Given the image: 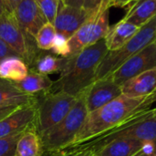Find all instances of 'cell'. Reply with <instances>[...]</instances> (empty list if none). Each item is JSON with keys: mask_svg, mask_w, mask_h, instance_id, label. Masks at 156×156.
Listing matches in <instances>:
<instances>
[{"mask_svg": "<svg viewBox=\"0 0 156 156\" xmlns=\"http://www.w3.org/2000/svg\"><path fill=\"white\" fill-rule=\"evenodd\" d=\"M35 1L37 2L39 8L45 15L48 22L53 24L56 16L58 0H35Z\"/></svg>", "mask_w": 156, "mask_h": 156, "instance_id": "484cf974", "label": "cell"}, {"mask_svg": "<svg viewBox=\"0 0 156 156\" xmlns=\"http://www.w3.org/2000/svg\"><path fill=\"white\" fill-rule=\"evenodd\" d=\"M154 115H155V117H156V107L154 109Z\"/></svg>", "mask_w": 156, "mask_h": 156, "instance_id": "d590c367", "label": "cell"}, {"mask_svg": "<svg viewBox=\"0 0 156 156\" xmlns=\"http://www.w3.org/2000/svg\"><path fill=\"white\" fill-rule=\"evenodd\" d=\"M14 15L21 29L34 38L38 30L48 22L35 0H21Z\"/></svg>", "mask_w": 156, "mask_h": 156, "instance_id": "4fadbf2b", "label": "cell"}, {"mask_svg": "<svg viewBox=\"0 0 156 156\" xmlns=\"http://www.w3.org/2000/svg\"><path fill=\"white\" fill-rule=\"evenodd\" d=\"M56 29L52 23L47 22L37 32L35 40L38 49L50 50L56 36Z\"/></svg>", "mask_w": 156, "mask_h": 156, "instance_id": "603a6c76", "label": "cell"}, {"mask_svg": "<svg viewBox=\"0 0 156 156\" xmlns=\"http://www.w3.org/2000/svg\"><path fill=\"white\" fill-rule=\"evenodd\" d=\"M5 13V8H4V5H3V2L2 0H0V16Z\"/></svg>", "mask_w": 156, "mask_h": 156, "instance_id": "e575fe53", "label": "cell"}, {"mask_svg": "<svg viewBox=\"0 0 156 156\" xmlns=\"http://www.w3.org/2000/svg\"><path fill=\"white\" fill-rule=\"evenodd\" d=\"M37 105H27L16 108L13 112L0 121V139L21 133L35 127Z\"/></svg>", "mask_w": 156, "mask_h": 156, "instance_id": "7c38bea8", "label": "cell"}, {"mask_svg": "<svg viewBox=\"0 0 156 156\" xmlns=\"http://www.w3.org/2000/svg\"><path fill=\"white\" fill-rule=\"evenodd\" d=\"M138 0H111V6L115 7H124L131 4L132 2H136Z\"/></svg>", "mask_w": 156, "mask_h": 156, "instance_id": "4dcf8cb0", "label": "cell"}, {"mask_svg": "<svg viewBox=\"0 0 156 156\" xmlns=\"http://www.w3.org/2000/svg\"><path fill=\"white\" fill-rule=\"evenodd\" d=\"M122 137L136 139L145 144H153L156 147V117L154 109L144 112L127 123L94 138L95 142L92 144L89 143V144H87L85 146L83 145L82 149L75 152L82 150L96 151L112 140Z\"/></svg>", "mask_w": 156, "mask_h": 156, "instance_id": "277c9868", "label": "cell"}, {"mask_svg": "<svg viewBox=\"0 0 156 156\" xmlns=\"http://www.w3.org/2000/svg\"><path fill=\"white\" fill-rule=\"evenodd\" d=\"M52 52L61 58H66L69 56V39L60 33H56L52 48Z\"/></svg>", "mask_w": 156, "mask_h": 156, "instance_id": "cb8c5ba5", "label": "cell"}, {"mask_svg": "<svg viewBox=\"0 0 156 156\" xmlns=\"http://www.w3.org/2000/svg\"><path fill=\"white\" fill-rule=\"evenodd\" d=\"M91 16L92 15L83 7L79 8L70 6L66 5L63 0H58L53 25L57 33H60L69 39Z\"/></svg>", "mask_w": 156, "mask_h": 156, "instance_id": "30bf717a", "label": "cell"}, {"mask_svg": "<svg viewBox=\"0 0 156 156\" xmlns=\"http://www.w3.org/2000/svg\"><path fill=\"white\" fill-rule=\"evenodd\" d=\"M16 109V107H0V121L11 112H13Z\"/></svg>", "mask_w": 156, "mask_h": 156, "instance_id": "1f68e13d", "label": "cell"}, {"mask_svg": "<svg viewBox=\"0 0 156 156\" xmlns=\"http://www.w3.org/2000/svg\"><path fill=\"white\" fill-rule=\"evenodd\" d=\"M43 154L41 141L35 127L25 131L17 141L14 156H41Z\"/></svg>", "mask_w": 156, "mask_h": 156, "instance_id": "44dd1931", "label": "cell"}, {"mask_svg": "<svg viewBox=\"0 0 156 156\" xmlns=\"http://www.w3.org/2000/svg\"><path fill=\"white\" fill-rule=\"evenodd\" d=\"M65 58H58L53 55H40L35 59L36 71L44 75L60 72L64 65Z\"/></svg>", "mask_w": 156, "mask_h": 156, "instance_id": "7402d4cb", "label": "cell"}, {"mask_svg": "<svg viewBox=\"0 0 156 156\" xmlns=\"http://www.w3.org/2000/svg\"><path fill=\"white\" fill-rule=\"evenodd\" d=\"M83 93L88 112L101 108L122 94L121 86L110 76L95 80Z\"/></svg>", "mask_w": 156, "mask_h": 156, "instance_id": "8fae6325", "label": "cell"}, {"mask_svg": "<svg viewBox=\"0 0 156 156\" xmlns=\"http://www.w3.org/2000/svg\"><path fill=\"white\" fill-rule=\"evenodd\" d=\"M14 85L24 93L29 95H35L38 92L48 91L51 90L54 82L49 79L48 75L38 73L37 71H28L25 79L20 81H12Z\"/></svg>", "mask_w": 156, "mask_h": 156, "instance_id": "d6986e66", "label": "cell"}, {"mask_svg": "<svg viewBox=\"0 0 156 156\" xmlns=\"http://www.w3.org/2000/svg\"><path fill=\"white\" fill-rule=\"evenodd\" d=\"M77 97L63 91L48 92L37 102L35 130L39 137L59 123L69 112Z\"/></svg>", "mask_w": 156, "mask_h": 156, "instance_id": "8992f818", "label": "cell"}, {"mask_svg": "<svg viewBox=\"0 0 156 156\" xmlns=\"http://www.w3.org/2000/svg\"><path fill=\"white\" fill-rule=\"evenodd\" d=\"M140 27L124 20H120L117 24L110 27L104 37L109 51H114L123 47L139 30Z\"/></svg>", "mask_w": 156, "mask_h": 156, "instance_id": "e0dca14e", "label": "cell"}, {"mask_svg": "<svg viewBox=\"0 0 156 156\" xmlns=\"http://www.w3.org/2000/svg\"><path fill=\"white\" fill-rule=\"evenodd\" d=\"M156 41V15L139 28L135 35L120 49L108 51L100 63L96 80L105 78L115 71L130 57L140 52Z\"/></svg>", "mask_w": 156, "mask_h": 156, "instance_id": "5b68a950", "label": "cell"}, {"mask_svg": "<svg viewBox=\"0 0 156 156\" xmlns=\"http://www.w3.org/2000/svg\"><path fill=\"white\" fill-rule=\"evenodd\" d=\"M28 73L27 65L18 56L13 55L0 61V78L10 81H20Z\"/></svg>", "mask_w": 156, "mask_h": 156, "instance_id": "ffe728a7", "label": "cell"}, {"mask_svg": "<svg viewBox=\"0 0 156 156\" xmlns=\"http://www.w3.org/2000/svg\"><path fill=\"white\" fill-rule=\"evenodd\" d=\"M134 156H156V147L153 144H145L143 149Z\"/></svg>", "mask_w": 156, "mask_h": 156, "instance_id": "83f0119b", "label": "cell"}, {"mask_svg": "<svg viewBox=\"0 0 156 156\" xmlns=\"http://www.w3.org/2000/svg\"><path fill=\"white\" fill-rule=\"evenodd\" d=\"M108 51L103 38L77 54L66 57L60 76L51 90L78 97L96 80L98 67Z\"/></svg>", "mask_w": 156, "mask_h": 156, "instance_id": "7a4b0ae2", "label": "cell"}, {"mask_svg": "<svg viewBox=\"0 0 156 156\" xmlns=\"http://www.w3.org/2000/svg\"><path fill=\"white\" fill-rule=\"evenodd\" d=\"M109 9L92 16L69 39V56L103 39L110 29Z\"/></svg>", "mask_w": 156, "mask_h": 156, "instance_id": "ba28073f", "label": "cell"}, {"mask_svg": "<svg viewBox=\"0 0 156 156\" xmlns=\"http://www.w3.org/2000/svg\"><path fill=\"white\" fill-rule=\"evenodd\" d=\"M21 0H2L3 5L5 8V12L14 14L17 5L20 3Z\"/></svg>", "mask_w": 156, "mask_h": 156, "instance_id": "f546056e", "label": "cell"}, {"mask_svg": "<svg viewBox=\"0 0 156 156\" xmlns=\"http://www.w3.org/2000/svg\"><path fill=\"white\" fill-rule=\"evenodd\" d=\"M155 15L156 0H138L130 7L122 20L141 27Z\"/></svg>", "mask_w": 156, "mask_h": 156, "instance_id": "ac0fdd59", "label": "cell"}, {"mask_svg": "<svg viewBox=\"0 0 156 156\" xmlns=\"http://www.w3.org/2000/svg\"><path fill=\"white\" fill-rule=\"evenodd\" d=\"M69 156H96V154H95L94 151H92V150H82V151L76 152Z\"/></svg>", "mask_w": 156, "mask_h": 156, "instance_id": "836d02e7", "label": "cell"}, {"mask_svg": "<svg viewBox=\"0 0 156 156\" xmlns=\"http://www.w3.org/2000/svg\"><path fill=\"white\" fill-rule=\"evenodd\" d=\"M123 95L130 98H140L156 92V67L146 70L124 82L122 86Z\"/></svg>", "mask_w": 156, "mask_h": 156, "instance_id": "5bb4252c", "label": "cell"}, {"mask_svg": "<svg viewBox=\"0 0 156 156\" xmlns=\"http://www.w3.org/2000/svg\"><path fill=\"white\" fill-rule=\"evenodd\" d=\"M156 67V42L130 57L115 71L109 75L113 81L122 86L130 79Z\"/></svg>", "mask_w": 156, "mask_h": 156, "instance_id": "9c48e42d", "label": "cell"}, {"mask_svg": "<svg viewBox=\"0 0 156 156\" xmlns=\"http://www.w3.org/2000/svg\"><path fill=\"white\" fill-rule=\"evenodd\" d=\"M63 1L68 5L79 7V8L83 7V4H84V0H63Z\"/></svg>", "mask_w": 156, "mask_h": 156, "instance_id": "d6a6232c", "label": "cell"}, {"mask_svg": "<svg viewBox=\"0 0 156 156\" xmlns=\"http://www.w3.org/2000/svg\"><path fill=\"white\" fill-rule=\"evenodd\" d=\"M111 7V0H84L83 8L90 14L97 15Z\"/></svg>", "mask_w": 156, "mask_h": 156, "instance_id": "4316f807", "label": "cell"}, {"mask_svg": "<svg viewBox=\"0 0 156 156\" xmlns=\"http://www.w3.org/2000/svg\"><path fill=\"white\" fill-rule=\"evenodd\" d=\"M155 101L156 92L140 98H130L122 94L110 103L89 112L80 130L68 147L84 144L127 123L140 113L150 110Z\"/></svg>", "mask_w": 156, "mask_h": 156, "instance_id": "6da1fadb", "label": "cell"}, {"mask_svg": "<svg viewBox=\"0 0 156 156\" xmlns=\"http://www.w3.org/2000/svg\"><path fill=\"white\" fill-rule=\"evenodd\" d=\"M0 38L27 65H32L37 58V44L34 37L26 34L18 25L14 14L5 12L0 16Z\"/></svg>", "mask_w": 156, "mask_h": 156, "instance_id": "52a82bcc", "label": "cell"}, {"mask_svg": "<svg viewBox=\"0 0 156 156\" xmlns=\"http://www.w3.org/2000/svg\"><path fill=\"white\" fill-rule=\"evenodd\" d=\"M145 143L132 138H116L94 151L96 156H134Z\"/></svg>", "mask_w": 156, "mask_h": 156, "instance_id": "2e32d148", "label": "cell"}, {"mask_svg": "<svg viewBox=\"0 0 156 156\" xmlns=\"http://www.w3.org/2000/svg\"><path fill=\"white\" fill-rule=\"evenodd\" d=\"M155 42H156V41H155Z\"/></svg>", "mask_w": 156, "mask_h": 156, "instance_id": "8d00e7d4", "label": "cell"}, {"mask_svg": "<svg viewBox=\"0 0 156 156\" xmlns=\"http://www.w3.org/2000/svg\"><path fill=\"white\" fill-rule=\"evenodd\" d=\"M23 133L0 139V156H14L17 141Z\"/></svg>", "mask_w": 156, "mask_h": 156, "instance_id": "d4e9b609", "label": "cell"}, {"mask_svg": "<svg viewBox=\"0 0 156 156\" xmlns=\"http://www.w3.org/2000/svg\"><path fill=\"white\" fill-rule=\"evenodd\" d=\"M35 95L24 93L10 80L0 78V107H22L37 105Z\"/></svg>", "mask_w": 156, "mask_h": 156, "instance_id": "9a60e30c", "label": "cell"}, {"mask_svg": "<svg viewBox=\"0 0 156 156\" xmlns=\"http://www.w3.org/2000/svg\"><path fill=\"white\" fill-rule=\"evenodd\" d=\"M13 55H16V54L0 38V61L5 58L8 56H13Z\"/></svg>", "mask_w": 156, "mask_h": 156, "instance_id": "f1b7e54d", "label": "cell"}, {"mask_svg": "<svg viewBox=\"0 0 156 156\" xmlns=\"http://www.w3.org/2000/svg\"><path fill=\"white\" fill-rule=\"evenodd\" d=\"M84 93L77 97L68 115L40 137L43 153H56L71 144L88 115Z\"/></svg>", "mask_w": 156, "mask_h": 156, "instance_id": "3957f363", "label": "cell"}]
</instances>
